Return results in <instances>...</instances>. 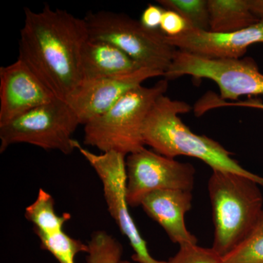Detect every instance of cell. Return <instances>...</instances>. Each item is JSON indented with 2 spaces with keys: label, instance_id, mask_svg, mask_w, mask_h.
Returning a JSON list of instances; mask_svg holds the SVG:
<instances>
[{
  "label": "cell",
  "instance_id": "cell-1",
  "mask_svg": "<svg viewBox=\"0 0 263 263\" xmlns=\"http://www.w3.org/2000/svg\"><path fill=\"white\" fill-rule=\"evenodd\" d=\"M24 11L18 59L57 98L66 101L83 81L81 50L89 39L86 22L47 4L40 12Z\"/></svg>",
  "mask_w": 263,
  "mask_h": 263
},
{
  "label": "cell",
  "instance_id": "cell-2",
  "mask_svg": "<svg viewBox=\"0 0 263 263\" xmlns=\"http://www.w3.org/2000/svg\"><path fill=\"white\" fill-rule=\"evenodd\" d=\"M190 110L191 107L186 102L174 100L164 95L160 96L151 109L143 125L144 144L164 157H195L213 171L247 176L263 186V178L243 168L220 143L209 137L195 134L181 121L179 114Z\"/></svg>",
  "mask_w": 263,
  "mask_h": 263
},
{
  "label": "cell",
  "instance_id": "cell-3",
  "mask_svg": "<svg viewBox=\"0 0 263 263\" xmlns=\"http://www.w3.org/2000/svg\"><path fill=\"white\" fill-rule=\"evenodd\" d=\"M257 181L242 175L213 171L208 183L212 205V249L224 257L247 238L263 212Z\"/></svg>",
  "mask_w": 263,
  "mask_h": 263
},
{
  "label": "cell",
  "instance_id": "cell-4",
  "mask_svg": "<svg viewBox=\"0 0 263 263\" xmlns=\"http://www.w3.org/2000/svg\"><path fill=\"white\" fill-rule=\"evenodd\" d=\"M167 88L168 81L164 79L151 87L141 85L130 90L106 113L85 124V144L126 157L143 149L145 121L156 100L165 94Z\"/></svg>",
  "mask_w": 263,
  "mask_h": 263
},
{
  "label": "cell",
  "instance_id": "cell-5",
  "mask_svg": "<svg viewBox=\"0 0 263 263\" xmlns=\"http://www.w3.org/2000/svg\"><path fill=\"white\" fill-rule=\"evenodd\" d=\"M89 39L117 46L142 67L167 72L177 48L171 46L160 29L146 28L124 13L100 10L84 17Z\"/></svg>",
  "mask_w": 263,
  "mask_h": 263
},
{
  "label": "cell",
  "instance_id": "cell-6",
  "mask_svg": "<svg viewBox=\"0 0 263 263\" xmlns=\"http://www.w3.org/2000/svg\"><path fill=\"white\" fill-rule=\"evenodd\" d=\"M81 124L65 100L55 98L0 126V153L17 143H28L68 155L76 149L72 136Z\"/></svg>",
  "mask_w": 263,
  "mask_h": 263
},
{
  "label": "cell",
  "instance_id": "cell-7",
  "mask_svg": "<svg viewBox=\"0 0 263 263\" xmlns=\"http://www.w3.org/2000/svg\"><path fill=\"white\" fill-rule=\"evenodd\" d=\"M183 76L214 81L222 100H237L243 95H263V74L250 57L207 58L177 49L164 77L169 81Z\"/></svg>",
  "mask_w": 263,
  "mask_h": 263
},
{
  "label": "cell",
  "instance_id": "cell-8",
  "mask_svg": "<svg viewBox=\"0 0 263 263\" xmlns=\"http://www.w3.org/2000/svg\"><path fill=\"white\" fill-rule=\"evenodd\" d=\"M76 148L95 170L103 183L104 197L108 212L134 250L132 259L138 263H167L152 257L146 242L140 234L129 212L127 200V157L117 152H102L96 155L81 146L77 141Z\"/></svg>",
  "mask_w": 263,
  "mask_h": 263
},
{
  "label": "cell",
  "instance_id": "cell-9",
  "mask_svg": "<svg viewBox=\"0 0 263 263\" xmlns=\"http://www.w3.org/2000/svg\"><path fill=\"white\" fill-rule=\"evenodd\" d=\"M127 200L129 206L141 205L154 192L163 190L193 191L195 169L146 148L126 157Z\"/></svg>",
  "mask_w": 263,
  "mask_h": 263
},
{
  "label": "cell",
  "instance_id": "cell-10",
  "mask_svg": "<svg viewBox=\"0 0 263 263\" xmlns=\"http://www.w3.org/2000/svg\"><path fill=\"white\" fill-rule=\"evenodd\" d=\"M162 72L142 67L126 75L83 80L66 102L81 124H87L110 110L124 95Z\"/></svg>",
  "mask_w": 263,
  "mask_h": 263
},
{
  "label": "cell",
  "instance_id": "cell-11",
  "mask_svg": "<svg viewBox=\"0 0 263 263\" xmlns=\"http://www.w3.org/2000/svg\"><path fill=\"white\" fill-rule=\"evenodd\" d=\"M55 98L22 60L0 67V126Z\"/></svg>",
  "mask_w": 263,
  "mask_h": 263
},
{
  "label": "cell",
  "instance_id": "cell-12",
  "mask_svg": "<svg viewBox=\"0 0 263 263\" xmlns=\"http://www.w3.org/2000/svg\"><path fill=\"white\" fill-rule=\"evenodd\" d=\"M171 46L179 51L212 59H240L249 46L263 43V18L243 30L216 33L188 29L176 37H167Z\"/></svg>",
  "mask_w": 263,
  "mask_h": 263
},
{
  "label": "cell",
  "instance_id": "cell-13",
  "mask_svg": "<svg viewBox=\"0 0 263 263\" xmlns=\"http://www.w3.org/2000/svg\"><path fill=\"white\" fill-rule=\"evenodd\" d=\"M192 204V191L163 190L147 195L141 205L147 215L163 228L171 241L181 247L197 245V238L185 224V215Z\"/></svg>",
  "mask_w": 263,
  "mask_h": 263
},
{
  "label": "cell",
  "instance_id": "cell-14",
  "mask_svg": "<svg viewBox=\"0 0 263 263\" xmlns=\"http://www.w3.org/2000/svg\"><path fill=\"white\" fill-rule=\"evenodd\" d=\"M83 80L126 75L141 65L110 43L88 39L81 50Z\"/></svg>",
  "mask_w": 263,
  "mask_h": 263
},
{
  "label": "cell",
  "instance_id": "cell-15",
  "mask_svg": "<svg viewBox=\"0 0 263 263\" xmlns=\"http://www.w3.org/2000/svg\"><path fill=\"white\" fill-rule=\"evenodd\" d=\"M210 30L226 33L243 30L260 19L252 13L249 0H208Z\"/></svg>",
  "mask_w": 263,
  "mask_h": 263
},
{
  "label": "cell",
  "instance_id": "cell-16",
  "mask_svg": "<svg viewBox=\"0 0 263 263\" xmlns=\"http://www.w3.org/2000/svg\"><path fill=\"white\" fill-rule=\"evenodd\" d=\"M25 217L32 223L36 234L49 235L63 231V227L70 220L71 216L68 213L57 215L53 197L40 189L37 199L26 208Z\"/></svg>",
  "mask_w": 263,
  "mask_h": 263
},
{
  "label": "cell",
  "instance_id": "cell-17",
  "mask_svg": "<svg viewBox=\"0 0 263 263\" xmlns=\"http://www.w3.org/2000/svg\"><path fill=\"white\" fill-rule=\"evenodd\" d=\"M164 10L176 12L188 24V29L210 30V15L205 0H158Z\"/></svg>",
  "mask_w": 263,
  "mask_h": 263
},
{
  "label": "cell",
  "instance_id": "cell-18",
  "mask_svg": "<svg viewBox=\"0 0 263 263\" xmlns=\"http://www.w3.org/2000/svg\"><path fill=\"white\" fill-rule=\"evenodd\" d=\"M37 235L41 240L42 249L48 251L59 263H75L76 254L89 252L88 245L80 240L71 238L64 231L49 235Z\"/></svg>",
  "mask_w": 263,
  "mask_h": 263
},
{
  "label": "cell",
  "instance_id": "cell-19",
  "mask_svg": "<svg viewBox=\"0 0 263 263\" xmlns=\"http://www.w3.org/2000/svg\"><path fill=\"white\" fill-rule=\"evenodd\" d=\"M222 260L223 263H263V212L247 238Z\"/></svg>",
  "mask_w": 263,
  "mask_h": 263
},
{
  "label": "cell",
  "instance_id": "cell-20",
  "mask_svg": "<svg viewBox=\"0 0 263 263\" xmlns=\"http://www.w3.org/2000/svg\"><path fill=\"white\" fill-rule=\"evenodd\" d=\"M88 247V263H120L122 261V245L106 232H95Z\"/></svg>",
  "mask_w": 263,
  "mask_h": 263
},
{
  "label": "cell",
  "instance_id": "cell-21",
  "mask_svg": "<svg viewBox=\"0 0 263 263\" xmlns=\"http://www.w3.org/2000/svg\"><path fill=\"white\" fill-rule=\"evenodd\" d=\"M167 263H223V260L212 248L187 245L181 246L179 252Z\"/></svg>",
  "mask_w": 263,
  "mask_h": 263
},
{
  "label": "cell",
  "instance_id": "cell-22",
  "mask_svg": "<svg viewBox=\"0 0 263 263\" xmlns=\"http://www.w3.org/2000/svg\"><path fill=\"white\" fill-rule=\"evenodd\" d=\"M188 24L179 14L173 10H164L160 29L167 37H176L187 30Z\"/></svg>",
  "mask_w": 263,
  "mask_h": 263
},
{
  "label": "cell",
  "instance_id": "cell-23",
  "mask_svg": "<svg viewBox=\"0 0 263 263\" xmlns=\"http://www.w3.org/2000/svg\"><path fill=\"white\" fill-rule=\"evenodd\" d=\"M164 9L161 6L148 5L142 13L141 23L146 28L160 29L161 21Z\"/></svg>",
  "mask_w": 263,
  "mask_h": 263
},
{
  "label": "cell",
  "instance_id": "cell-24",
  "mask_svg": "<svg viewBox=\"0 0 263 263\" xmlns=\"http://www.w3.org/2000/svg\"><path fill=\"white\" fill-rule=\"evenodd\" d=\"M249 7L257 18H263V0H249Z\"/></svg>",
  "mask_w": 263,
  "mask_h": 263
},
{
  "label": "cell",
  "instance_id": "cell-25",
  "mask_svg": "<svg viewBox=\"0 0 263 263\" xmlns=\"http://www.w3.org/2000/svg\"><path fill=\"white\" fill-rule=\"evenodd\" d=\"M229 105H239V106L247 107V108L262 109L263 103L257 100H249L248 101L240 102V103L228 104Z\"/></svg>",
  "mask_w": 263,
  "mask_h": 263
},
{
  "label": "cell",
  "instance_id": "cell-26",
  "mask_svg": "<svg viewBox=\"0 0 263 263\" xmlns=\"http://www.w3.org/2000/svg\"><path fill=\"white\" fill-rule=\"evenodd\" d=\"M120 263H133V262H129V261L124 260V261H121Z\"/></svg>",
  "mask_w": 263,
  "mask_h": 263
}]
</instances>
